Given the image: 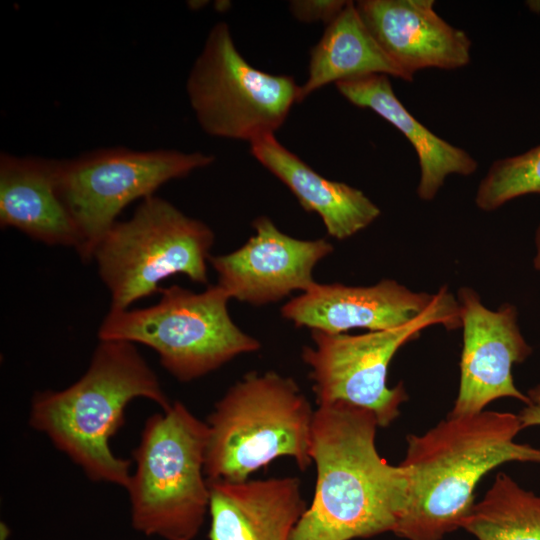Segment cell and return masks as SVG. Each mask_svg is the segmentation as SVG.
Wrapping results in <instances>:
<instances>
[{"instance_id":"22","label":"cell","mask_w":540,"mask_h":540,"mask_svg":"<svg viewBox=\"0 0 540 540\" xmlns=\"http://www.w3.org/2000/svg\"><path fill=\"white\" fill-rule=\"evenodd\" d=\"M348 1L344 0H294L289 8L299 21L312 23L322 21L329 24L343 10Z\"/></svg>"},{"instance_id":"21","label":"cell","mask_w":540,"mask_h":540,"mask_svg":"<svg viewBox=\"0 0 540 540\" xmlns=\"http://www.w3.org/2000/svg\"><path fill=\"white\" fill-rule=\"evenodd\" d=\"M532 193L540 194V145L493 162L477 187L475 204L480 210L491 212Z\"/></svg>"},{"instance_id":"16","label":"cell","mask_w":540,"mask_h":540,"mask_svg":"<svg viewBox=\"0 0 540 540\" xmlns=\"http://www.w3.org/2000/svg\"><path fill=\"white\" fill-rule=\"evenodd\" d=\"M59 160L0 156V226L51 246H80V236L58 187Z\"/></svg>"},{"instance_id":"6","label":"cell","mask_w":540,"mask_h":540,"mask_svg":"<svg viewBox=\"0 0 540 540\" xmlns=\"http://www.w3.org/2000/svg\"><path fill=\"white\" fill-rule=\"evenodd\" d=\"M157 304L140 309H110L99 340L140 343L159 355L164 369L180 382L209 374L235 357L260 349V342L231 319V299L218 284L203 292L172 285L160 288Z\"/></svg>"},{"instance_id":"13","label":"cell","mask_w":540,"mask_h":540,"mask_svg":"<svg viewBox=\"0 0 540 540\" xmlns=\"http://www.w3.org/2000/svg\"><path fill=\"white\" fill-rule=\"evenodd\" d=\"M437 292H415L393 279L371 286L314 283L281 308L296 327L329 334L353 328L382 331L406 325L435 302Z\"/></svg>"},{"instance_id":"4","label":"cell","mask_w":540,"mask_h":540,"mask_svg":"<svg viewBox=\"0 0 540 540\" xmlns=\"http://www.w3.org/2000/svg\"><path fill=\"white\" fill-rule=\"evenodd\" d=\"M315 410L290 377L250 372L231 386L207 420V480L242 482L279 457L305 471Z\"/></svg>"},{"instance_id":"2","label":"cell","mask_w":540,"mask_h":540,"mask_svg":"<svg viewBox=\"0 0 540 540\" xmlns=\"http://www.w3.org/2000/svg\"><path fill=\"white\" fill-rule=\"evenodd\" d=\"M517 414H448L425 433L410 434L400 465L407 499L393 533L407 540H442L460 528L474 505V490L491 470L509 462L539 463L540 448L515 441Z\"/></svg>"},{"instance_id":"18","label":"cell","mask_w":540,"mask_h":540,"mask_svg":"<svg viewBox=\"0 0 540 540\" xmlns=\"http://www.w3.org/2000/svg\"><path fill=\"white\" fill-rule=\"evenodd\" d=\"M336 87L350 103L371 109L409 140L418 156L416 192L421 200H433L449 175L469 176L476 171L478 163L467 151L438 137L407 110L396 97L389 76L367 75L337 82Z\"/></svg>"},{"instance_id":"11","label":"cell","mask_w":540,"mask_h":540,"mask_svg":"<svg viewBox=\"0 0 540 540\" xmlns=\"http://www.w3.org/2000/svg\"><path fill=\"white\" fill-rule=\"evenodd\" d=\"M457 301L463 345L458 395L449 414H476L500 398L528 404L527 395L516 387L512 375L513 365L524 362L533 352L518 325L517 308L504 303L491 310L468 286L459 288Z\"/></svg>"},{"instance_id":"1","label":"cell","mask_w":540,"mask_h":540,"mask_svg":"<svg viewBox=\"0 0 540 540\" xmlns=\"http://www.w3.org/2000/svg\"><path fill=\"white\" fill-rule=\"evenodd\" d=\"M375 415L336 401L318 405L312 425V502L291 540H353L393 532L406 504L404 468L378 452Z\"/></svg>"},{"instance_id":"14","label":"cell","mask_w":540,"mask_h":540,"mask_svg":"<svg viewBox=\"0 0 540 540\" xmlns=\"http://www.w3.org/2000/svg\"><path fill=\"white\" fill-rule=\"evenodd\" d=\"M433 0H360L363 22L384 52L409 76L426 68L452 70L470 62L471 40L448 24Z\"/></svg>"},{"instance_id":"8","label":"cell","mask_w":540,"mask_h":540,"mask_svg":"<svg viewBox=\"0 0 540 540\" xmlns=\"http://www.w3.org/2000/svg\"><path fill=\"white\" fill-rule=\"evenodd\" d=\"M433 325L461 328L459 304L447 285L425 313L406 325L360 335L313 330V346L303 348L302 359L310 368L317 404L344 401L371 411L379 427L389 426L408 399L402 382L387 386L389 364L404 344Z\"/></svg>"},{"instance_id":"9","label":"cell","mask_w":540,"mask_h":540,"mask_svg":"<svg viewBox=\"0 0 540 540\" xmlns=\"http://www.w3.org/2000/svg\"><path fill=\"white\" fill-rule=\"evenodd\" d=\"M299 90L292 76L250 65L225 22L211 28L186 82L189 103L203 131L250 143L283 125L298 102Z\"/></svg>"},{"instance_id":"15","label":"cell","mask_w":540,"mask_h":540,"mask_svg":"<svg viewBox=\"0 0 540 540\" xmlns=\"http://www.w3.org/2000/svg\"><path fill=\"white\" fill-rule=\"evenodd\" d=\"M208 483L209 540H291L308 507L298 477Z\"/></svg>"},{"instance_id":"20","label":"cell","mask_w":540,"mask_h":540,"mask_svg":"<svg viewBox=\"0 0 540 540\" xmlns=\"http://www.w3.org/2000/svg\"><path fill=\"white\" fill-rule=\"evenodd\" d=\"M460 528L478 540H540V495L500 472Z\"/></svg>"},{"instance_id":"7","label":"cell","mask_w":540,"mask_h":540,"mask_svg":"<svg viewBox=\"0 0 540 540\" xmlns=\"http://www.w3.org/2000/svg\"><path fill=\"white\" fill-rule=\"evenodd\" d=\"M214 239L207 224L167 200L156 195L143 199L128 220L107 231L93 255L111 294L110 309H128L159 292L160 283L176 274L207 284Z\"/></svg>"},{"instance_id":"17","label":"cell","mask_w":540,"mask_h":540,"mask_svg":"<svg viewBox=\"0 0 540 540\" xmlns=\"http://www.w3.org/2000/svg\"><path fill=\"white\" fill-rule=\"evenodd\" d=\"M252 155L294 194L307 212L320 216L328 235L344 240L368 227L381 214L379 207L361 190L324 178L266 135L250 143Z\"/></svg>"},{"instance_id":"12","label":"cell","mask_w":540,"mask_h":540,"mask_svg":"<svg viewBox=\"0 0 540 540\" xmlns=\"http://www.w3.org/2000/svg\"><path fill=\"white\" fill-rule=\"evenodd\" d=\"M256 234L237 250L210 257L218 285L241 302L261 306L282 300L314 283L313 270L334 247L321 238L301 240L281 232L273 221H253Z\"/></svg>"},{"instance_id":"5","label":"cell","mask_w":540,"mask_h":540,"mask_svg":"<svg viewBox=\"0 0 540 540\" xmlns=\"http://www.w3.org/2000/svg\"><path fill=\"white\" fill-rule=\"evenodd\" d=\"M207 439V423L179 401L147 419L126 488L136 530L166 540L198 535L209 511Z\"/></svg>"},{"instance_id":"19","label":"cell","mask_w":540,"mask_h":540,"mask_svg":"<svg viewBox=\"0 0 540 540\" xmlns=\"http://www.w3.org/2000/svg\"><path fill=\"white\" fill-rule=\"evenodd\" d=\"M372 74L413 81L380 47L355 2L348 1L310 51L308 77L300 86L298 102L329 83Z\"/></svg>"},{"instance_id":"10","label":"cell","mask_w":540,"mask_h":540,"mask_svg":"<svg viewBox=\"0 0 540 540\" xmlns=\"http://www.w3.org/2000/svg\"><path fill=\"white\" fill-rule=\"evenodd\" d=\"M214 159L202 152L111 147L59 160L58 187L79 232L81 259H93L97 245L127 205Z\"/></svg>"},{"instance_id":"24","label":"cell","mask_w":540,"mask_h":540,"mask_svg":"<svg viewBox=\"0 0 540 540\" xmlns=\"http://www.w3.org/2000/svg\"><path fill=\"white\" fill-rule=\"evenodd\" d=\"M535 247H536V254L533 259V266L536 270L540 271V224L536 229L535 232Z\"/></svg>"},{"instance_id":"3","label":"cell","mask_w":540,"mask_h":540,"mask_svg":"<svg viewBox=\"0 0 540 540\" xmlns=\"http://www.w3.org/2000/svg\"><path fill=\"white\" fill-rule=\"evenodd\" d=\"M136 398L172 403L134 343L99 340L86 372L62 390L35 393L29 424L78 465L93 481L127 488L130 461L117 457L109 441L124 424L125 409Z\"/></svg>"},{"instance_id":"23","label":"cell","mask_w":540,"mask_h":540,"mask_svg":"<svg viewBox=\"0 0 540 540\" xmlns=\"http://www.w3.org/2000/svg\"><path fill=\"white\" fill-rule=\"evenodd\" d=\"M526 395L529 402L517 414L522 429L540 426V384L530 388Z\"/></svg>"}]
</instances>
